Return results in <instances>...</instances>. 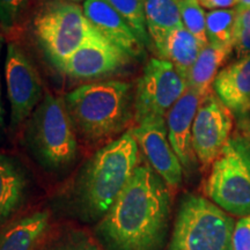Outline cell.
<instances>
[{"label":"cell","instance_id":"obj_21","mask_svg":"<svg viewBox=\"0 0 250 250\" xmlns=\"http://www.w3.org/2000/svg\"><path fill=\"white\" fill-rule=\"evenodd\" d=\"M235 17V7L212 9L206 13V37L208 44L233 48Z\"/></svg>","mask_w":250,"mask_h":250},{"label":"cell","instance_id":"obj_26","mask_svg":"<svg viewBox=\"0 0 250 250\" xmlns=\"http://www.w3.org/2000/svg\"><path fill=\"white\" fill-rule=\"evenodd\" d=\"M28 6V0H0V27L4 31H12Z\"/></svg>","mask_w":250,"mask_h":250},{"label":"cell","instance_id":"obj_3","mask_svg":"<svg viewBox=\"0 0 250 250\" xmlns=\"http://www.w3.org/2000/svg\"><path fill=\"white\" fill-rule=\"evenodd\" d=\"M133 96L131 83L104 80L77 87L62 100L77 133L96 143L122 132L134 118Z\"/></svg>","mask_w":250,"mask_h":250},{"label":"cell","instance_id":"obj_4","mask_svg":"<svg viewBox=\"0 0 250 250\" xmlns=\"http://www.w3.org/2000/svg\"><path fill=\"white\" fill-rule=\"evenodd\" d=\"M24 139L30 154L44 169L61 171L73 164L77 131L64 100L46 93L28 120Z\"/></svg>","mask_w":250,"mask_h":250},{"label":"cell","instance_id":"obj_8","mask_svg":"<svg viewBox=\"0 0 250 250\" xmlns=\"http://www.w3.org/2000/svg\"><path fill=\"white\" fill-rule=\"evenodd\" d=\"M187 89V79L170 62L159 57L149 59L134 88L133 109L137 124L166 120Z\"/></svg>","mask_w":250,"mask_h":250},{"label":"cell","instance_id":"obj_17","mask_svg":"<svg viewBox=\"0 0 250 250\" xmlns=\"http://www.w3.org/2000/svg\"><path fill=\"white\" fill-rule=\"evenodd\" d=\"M48 212H35L12 221L0 230V250H37L49 228Z\"/></svg>","mask_w":250,"mask_h":250},{"label":"cell","instance_id":"obj_18","mask_svg":"<svg viewBox=\"0 0 250 250\" xmlns=\"http://www.w3.org/2000/svg\"><path fill=\"white\" fill-rule=\"evenodd\" d=\"M233 50L232 46H217L208 43L203 46L188 76V88L195 90L204 99L212 92L215 77Z\"/></svg>","mask_w":250,"mask_h":250},{"label":"cell","instance_id":"obj_16","mask_svg":"<svg viewBox=\"0 0 250 250\" xmlns=\"http://www.w3.org/2000/svg\"><path fill=\"white\" fill-rule=\"evenodd\" d=\"M29 188L26 169L11 155L0 152V227L23 205Z\"/></svg>","mask_w":250,"mask_h":250},{"label":"cell","instance_id":"obj_15","mask_svg":"<svg viewBox=\"0 0 250 250\" xmlns=\"http://www.w3.org/2000/svg\"><path fill=\"white\" fill-rule=\"evenodd\" d=\"M213 92L233 115L246 120L250 114V54L219 71Z\"/></svg>","mask_w":250,"mask_h":250},{"label":"cell","instance_id":"obj_5","mask_svg":"<svg viewBox=\"0 0 250 250\" xmlns=\"http://www.w3.org/2000/svg\"><path fill=\"white\" fill-rule=\"evenodd\" d=\"M234 227L233 215L189 193L181 199L167 250H233Z\"/></svg>","mask_w":250,"mask_h":250},{"label":"cell","instance_id":"obj_14","mask_svg":"<svg viewBox=\"0 0 250 250\" xmlns=\"http://www.w3.org/2000/svg\"><path fill=\"white\" fill-rule=\"evenodd\" d=\"M83 9L89 22L109 42L126 52L132 59L144 57L146 48L129 23L107 0H85Z\"/></svg>","mask_w":250,"mask_h":250},{"label":"cell","instance_id":"obj_27","mask_svg":"<svg viewBox=\"0 0 250 250\" xmlns=\"http://www.w3.org/2000/svg\"><path fill=\"white\" fill-rule=\"evenodd\" d=\"M233 250H250V215L240 218L235 223Z\"/></svg>","mask_w":250,"mask_h":250},{"label":"cell","instance_id":"obj_7","mask_svg":"<svg viewBox=\"0 0 250 250\" xmlns=\"http://www.w3.org/2000/svg\"><path fill=\"white\" fill-rule=\"evenodd\" d=\"M33 28L37 43L52 65L70 57L90 41L105 39L79 5L62 0L46 2L37 13Z\"/></svg>","mask_w":250,"mask_h":250},{"label":"cell","instance_id":"obj_6","mask_svg":"<svg viewBox=\"0 0 250 250\" xmlns=\"http://www.w3.org/2000/svg\"><path fill=\"white\" fill-rule=\"evenodd\" d=\"M208 199L233 217L250 215V138L230 137L212 164L205 183Z\"/></svg>","mask_w":250,"mask_h":250},{"label":"cell","instance_id":"obj_10","mask_svg":"<svg viewBox=\"0 0 250 250\" xmlns=\"http://www.w3.org/2000/svg\"><path fill=\"white\" fill-rule=\"evenodd\" d=\"M233 116L214 92L201 101L192 125V146L197 160L204 168L212 166L229 140Z\"/></svg>","mask_w":250,"mask_h":250},{"label":"cell","instance_id":"obj_13","mask_svg":"<svg viewBox=\"0 0 250 250\" xmlns=\"http://www.w3.org/2000/svg\"><path fill=\"white\" fill-rule=\"evenodd\" d=\"M202 100L188 88L166 116L168 139L187 173H191L198 162L192 146V125Z\"/></svg>","mask_w":250,"mask_h":250},{"label":"cell","instance_id":"obj_19","mask_svg":"<svg viewBox=\"0 0 250 250\" xmlns=\"http://www.w3.org/2000/svg\"><path fill=\"white\" fill-rule=\"evenodd\" d=\"M203 49L198 40L181 26L171 30L158 49L159 58L170 62L188 81V76Z\"/></svg>","mask_w":250,"mask_h":250},{"label":"cell","instance_id":"obj_1","mask_svg":"<svg viewBox=\"0 0 250 250\" xmlns=\"http://www.w3.org/2000/svg\"><path fill=\"white\" fill-rule=\"evenodd\" d=\"M169 219V188L148 164L139 165L95 234L104 250H162Z\"/></svg>","mask_w":250,"mask_h":250},{"label":"cell","instance_id":"obj_12","mask_svg":"<svg viewBox=\"0 0 250 250\" xmlns=\"http://www.w3.org/2000/svg\"><path fill=\"white\" fill-rule=\"evenodd\" d=\"M131 131L153 170L169 189H177L182 183L184 170L168 139L166 120L137 124Z\"/></svg>","mask_w":250,"mask_h":250},{"label":"cell","instance_id":"obj_22","mask_svg":"<svg viewBox=\"0 0 250 250\" xmlns=\"http://www.w3.org/2000/svg\"><path fill=\"white\" fill-rule=\"evenodd\" d=\"M107 1L129 23L144 46L154 51V46L146 24L144 0H107Z\"/></svg>","mask_w":250,"mask_h":250},{"label":"cell","instance_id":"obj_24","mask_svg":"<svg viewBox=\"0 0 250 250\" xmlns=\"http://www.w3.org/2000/svg\"><path fill=\"white\" fill-rule=\"evenodd\" d=\"M37 250H102L92 237L80 230H68L50 239Z\"/></svg>","mask_w":250,"mask_h":250},{"label":"cell","instance_id":"obj_29","mask_svg":"<svg viewBox=\"0 0 250 250\" xmlns=\"http://www.w3.org/2000/svg\"><path fill=\"white\" fill-rule=\"evenodd\" d=\"M2 45H4V40L0 37V58H1V51ZM4 110H2V102H1V83H0V124H2V120H4Z\"/></svg>","mask_w":250,"mask_h":250},{"label":"cell","instance_id":"obj_28","mask_svg":"<svg viewBox=\"0 0 250 250\" xmlns=\"http://www.w3.org/2000/svg\"><path fill=\"white\" fill-rule=\"evenodd\" d=\"M203 7L208 9H223L234 8L237 5L236 0H198Z\"/></svg>","mask_w":250,"mask_h":250},{"label":"cell","instance_id":"obj_20","mask_svg":"<svg viewBox=\"0 0 250 250\" xmlns=\"http://www.w3.org/2000/svg\"><path fill=\"white\" fill-rule=\"evenodd\" d=\"M181 1L182 0H144L146 24L155 52L171 30L183 26Z\"/></svg>","mask_w":250,"mask_h":250},{"label":"cell","instance_id":"obj_31","mask_svg":"<svg viewBox=\"0 0 250 250\" xmlns=\"http://www.w3.org/2000/svg\"><path fill=\"white\" fill-rule=\"evenodd\" d=\"M237 5L243 6V7H250V0H236Z\"/></svg>","mask_w":250,"mask_h":250},{"label":"cell","instance_id":"obj_32","mask_svg":"<svg viewBox=\"0 0 250 250\" xmlns=\"http://www.w3.org/2000/svg\"><path fill=\"white\" fill-rule=\"evenodd\" d=\"M62 1L73 2V4H79V2H81V1H85V0H62Z\"/></svg>","mask_w":250,"mask_h":250},{"label":"cell","instance_id":"obj_25","mask_svg":"<svg viewBox=\"0 0 250 250\" xmlns=\"http://www.w3.org/2000/svg\"><path fill=\"white\" fill-rule=\"evenodd\" d=\"M233 49L239 57L250 54V7L235 6Z\"/></svg>","mask_w":250,"mask_h":250},{"label":"cell","instance_id":"obj_23","mask_svg":"<svg viewBox=\"0 0 250 250\" xmlns=\"http://www.w3.org/2000/svg\"><path fill=\"white\" fill-rule=\"evenodd\" d=\"M181 19L186 29L191 33L203 46L208 44L206 37V13L198 0L181 1Z\"/></svg>","mask_w":250,"mask_h":250},{"label":"cell","instance_id":"obj_9","mask_svg":"<svg viewBox=\"0 0 250 250\" xmlns=\"http://www.w3.org/2000/svg\"><path fill=\"white\" fill-rule=\"evenodd\" d=\"M5 78L11 105V127L17 129L31 116L44 96L39 72L14 42L7 45Z\"/></svg>","mask_w":250,"mask_h":250},{"label":"cell","instance_id":"obj_2","mask_svg":"<svg viewBox=\"0 0 250 250\" xmlns=\"http://www.w3.org/2000/svg\"><path fill=\"white\" fill-rule=\"evenodd\" d=\"M139 152L130 130L86 162L73 188V203L81 218L100 221L104 217L139 166Z\"/></svg>","mask_w":250,"mask_h":250},{"label":"cell","instance_id":"obj_11","mask_svg":"<svg viewBox=\"0 0 250 250\" xmlns=\"http://www.w3.org/2000/svg\"><path fill=\"white\" fill-rule=\"evenodd\" d=\"M131 59L107 39H100L90 41L54 66L72 79L95 80L116 74L130 64Z\"/></svg>","mask_w":250,"mask_h":250},{"label":"cell","instance_id":"obj_30","mask_svg":"<svg viewBox=\"0 0 250 250\" xmlns=\"http://www.w3.org/2000/svg\"><path fill=\"white\" fill-rule=\"evenodd\" d=\"M242 129H243V132H245L243 134L250 138V118H249V120H246L245 122H243Z\"/></svg>","mask_w":250,"mask_h":250}]
</instances>
